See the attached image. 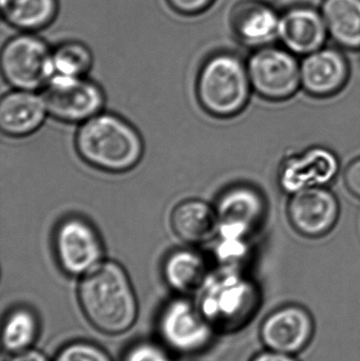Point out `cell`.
<instances>
[{"mask_svg": "<svg viewBox=\"0 0 360 361\" xmlns=\"http://www.w3.org/2000/svg\"><path fill=\"white\" fill-rule=\"evenodd\" d=\"M77 296L85 317L104 334H124L137 322L139 303L132 282L116 261L103 260L82 276Z\"/></svg>", "mask_w": 360, "mask_h": 361, "instance_id": "1", "label": "cell"}, {"mask_svg": "<svg viewBox=\"0 0 360 361\" xmlns=\"http://www.w3.org/2000/svg\"><path fill=\"white\" fill-rule=\"evenodd\" d=\"M75 147L87 164L111 173L135 169L144 154L137 129L124 118L103 112L80 125Z\"/></svg>", "mask_w": 360, "mask_h": 361, "instance_id": "2", "label": "cell"}, {"mask_svg": "<svg viewBox=\"0 0 360 361\" xmlns=\"http://www.w3.org/2000/svg\"><path fill=\"white\" fill-rule=\"evenodd\" d=\"M253 92L247 61L230 52L209 57L199 72V102L216 118H230L247 108Z\"/></svg>", "mask_w": 360, "mask_h": 361, "instance_id": "3", "label": "cell"}, {"mask_svg": "<svg viewBox=\"0 0 360 361\" xmlns=\"http://www.w3.org/2000/svg\"><path fill=\"white\" fill-rule=\"evenodd\" d=\"M259 294L252 280L237 269L209 276L200 288L201 313L216 332H234L242 328L255 314Z\"/></svg>", "mask_w": 360, "mask_h": 361, "instance_id": "4", "label": "cell"}, {"mask_svg": "<svg viewBox=\"0 0 360 361\" xmlns=\"http://www.w3.org/2000/svg\"><path fill=\"white\" fill-rule=\"evenodd\" d=\"M0 65L4 80L16 90L44 88L55 75L53 50L29 32L18 34L4 44Z\"/></svg>", "mask_w": 360, "mask_h": 361, "instance_id": "5", "label": "cell"}, {"mask_svg": "<svg viewBox=\"0 0 360 361\" xmlns=\"http://www.w3.org/2000/svg\"><path fill=\"white\" fill-rule=\"evenodd\" d=\"M247 66L253 92L266 101H287L302 88L297 55L283 46L255 49Z\"/></svg>", "mask_w": 360, "mask_h": 361, "instance_id": "6", "label": "cell"}, {"mask_svg": "<svg viewBox=\"0 0 360 361\" xmlns=\"http://www.w3.org/2000/svg\"><path fill=\"white\" fill-rule=\"evenodd\" d=\"M156 328L161 343L181 355L204 351L211 345L216 333L198 305L182 297L168 301L162 307Z\"/></svg>", "mask_w": 360, "mask_h": 361, "instance_id": "7", "label": "cell"}, {"mask_svg": "<svg viewBox=\"0 0 360 361\" xmlns=\"http://www.w3.org/2000/svg\"><path fill=\"white\" fill-rule=\"evenodd\" d=\"M48 114L66 123H82L101 114L105 95L99 85L85 78L55 74L42 94Z\"/></svg>", "mask_w": 360, "mask_h": 361, "instance_id": "8", "label": "cell"}, {"mask_svg": "<svg viewBox=\"0 0 360 361\" xmlns=\"http://www.w3.org/2000/svg\"><path fill=\"white\" fill-rule=\"evenodd\" d=\"M54 248L59 267L73 277H82L104 260L99 233L88 221L77 216L66 219L58 225Z\"/></svg>", "mask_w": 360, "mask_h": 361, "instance_id": "9", "label": "cell"}, {"mask_svg": "<svg viewBox=\"0 0 360 361\" xmlns=\"http://www.w3.org/2000/svg\"><path fill=\"white\" fill-rule=\"evenodd\" d=\"M287 212L296 233L309 239H318L337 224L340 205L327 187H313L290 195Z\"/></svg>", "mask_w": 360, "mask_h": 361, "instance_id": "10", "label": "cell"}, {"mask_svg": "<svg viewBox=\"0 0 360 361\" xmlns=\"http://www.w3.org/2000/svg\"><path fill=\"white\" fill-rule=\"evenodd\" d=\"M221 239L247 240L266 214L263 195L251 186L239 185L222 193L215 205Z\"/></svg>", "mask_w": 360, "mask_h": 361, "instance_id": "11", "label": "cell"}, {"mask_svg": "<svg viewBox=\"0 0 360 361\" xmlns=\"http://www.w3.org/2000/svg\"><path fill=\"white\" fill-rule=\"evenodd\" d=\"M314 335V320L299 305L273 312L262 322L260 338L270 351L294 355L308 347Z\"/></svg>", "mask_w": 360, "mask_h": 361, "instance_id": "12", "label": "cell"}, {"mask_svg": "<svg viewBox=\"0 0 360 361\" xmlns=\"http://www.w3.org/2000/svg\"><path fill=\"white\" fill-rule=\"evenodd\" d=\"M349 78L350 65L340 49L323 47L300 61L302 89L310 97H334L344 90Z\"/></svg>", "mask_w": 360, "mask_h": 361, "instance_id": "13", "label": "cell"}, {"mask_svg": "<svg viewBox=\"0 0 360 361\" xmlns=\"http://www.w3.org/2000/svg\"><path fill=\"white\" fill-rule=\"evenodd\" d=\"M329 32L321 8L297 4L281 13L278 42L297 56H306L325 47Z\"/></svg>", "mask_w": 360, "mask_h": 361, "instance_id": "14", "label": "cell"}, {"mask_svg": "<svg viewBox=\"0 0 360 361\" xmlns=\"http://www.w3.org/2000/svg\"><path fill=\"white\" fill-rule=\"evenodd\" d=\"M340 160L331 150L314 147L287 159L279 171V185L291 195L313 187H327L337 177Z\"/></svg>", "mask_w": 360, "mask_h": 361, "instance_id": "15", "label": "cell"}, {"mask_svg": "<svg viewBox=\"0 0 360 361\" xmlns=\"http://www.w3.org/2000/svg\"><path fill=\"white\" fill-rule=\"evenodd\" d=\"M280 15L262 0H243L230 13V25L237 39L249 48H262L278 42Z\"/></svg>", "mask_w": 360, "mask_h": 361, "instance_id": "16", "label": "cell"}, {"mask_svg": "<svg viewBox=\"0 0 360 361\" xmlns=\"http://www.w3.org/2000/svg\"><path fill=\"white\" fill-rule=\"evenodd\" d=\"M46 114L42 95L35 91L14 89L0 101V129L8 137H27L40 128Z\"/></svg>", "mask_w": 360, "mask_h": 361, "instance_id": "17", "label": "cell"}, {"mask_svg": "<svg viewBox=\"0 0 360 361\" xmlns=\"http://www.w3.org/2000/svg\"><path fill=\"white\" fill-rule=\"evenodd\" d=\"M170 223L175 235L190 244L209 242L219 231L215 206L198 199L178 204L171 212Z\"/></svg>", "mask_w": 360, "mask_h": 361, "instance_id": "18", "label": "cell"}, {"mask_svg": "<svg viewBox=\"0 0 360 361\" xmlns=\"http://www.w3.org/2000/svg\"><path fill=\"white\" fill-rule=\"evenodd\" d=\"M321 11L330 39L344 50L360 51V0H323Z\"/></svg>", "mask_w": 360, "mask_h": 361, "instance_id": "19", "label": "cell"}, {"mask_svg": "<svg viewBox=\"0 0 360 361\" xmlns=\"http://www.w3.org/2000/svg\"><path fill=\"white\" fill-rule=\"evenodd\" d=\"M209 276L206 261L202 255L192 250H175L163 264L165 282L179 294L200 290Z\"/></svg>", "mask_w": 360, "mask_h": 361, "instance_id": "20", "label": "cell"}, {"mask_svg": "<svg viewBox=\"0 0 360 361\" xmlns=\"http://www.w3.org/2000/svg\"><path fill=\"white\" fill-rule=\"evenodd\" d=\"M0 6L8 25L29 33L48 27L58 12L57 0H0Z\"/></svg>", "mask_w": 360, "mask_h": 361, "instance_id": "21", "label": "cell"}, {"mask_svg": "<svg viewBox=\"0 0 360 361\" xmlns=\"http://www.w3.org/2000/svg\"><path fill=\"white\" fill-rule=\"evenodd\" d=\"M39 335V320L33 310L16 307L6 314L2 324V348L10 354L33 348Z\"/></svg>", "mask_w": 360, "mask_h": 361, "instance_id": "22", "label": "cell"}, {"mask_svg": "<svg viewBox=\"0 0 360 361\" xmlns=\"http://www.w3.org/2000/svg\"><path fill=\"white\" fill-rule=\"evenodd\" d=\"M55 74L85 78L93 65V54L88 46L76 40L63 42L53 50Z\"/></svg>", "mask_w": 360, "mask_h": 361, "instance_id": "23", "label": "cell"}, {"mask_svg": "<svg viewBox=\"0 0 360 361\" xmlns=\"http://www.w3.org/2000/svg\"><path fill=\"white\" fill-rule=\"evenodd\" d=\"M52 361H113L103 348L90 341H74L59 350Z\"/></svg>", "mask_w": 360, "mask_h": 361, "instance_id": "24", "label": "cell"}, {"mask_svg": "<svg viewBox=\"0 0 360 361\" xmlns=\"http://www.w3.org/2000/svg\"><path fill=\"white\" fill-rule=\"evenodd\" d=\"M169 352L162 343L139 341L127 350L122 361H173Z\"/></svg>", "mask_w": 360, "mask_h": 361, "instance_id": "25", "label": "cell"}, {"mask_svg": "<svg viewBox=\"0 0 360 361\" xmlns=\"http://www.w3.org/2000/svg\"><path fill=\"white\" fill-rule=\"evenodd\" d=\"M171 8L183 15H197L206 11L215 0H166Z\"/></svg>", "mask_w": 360, "mask_h": 361, "instance_id": "26", "label": "cell"}, {"mask_svg": "<svg viewBox=\"0 0 360 361\" xmlns=\"http://www.w3.org/2000/svg\"><path fill=\"white\" fill-rule=\"evenodd\" d=\"M344 180L350 193L360 199V158L355 159L348 165L345 171Z\"/></svg>", "mask_w": 360, "mask_h": 361, "instance_id": "27", "label": "cell"}, {"mask_svg": "<svg viewBox=\"0 0 360 361\" xmlns=\"http://www.w3.org/2000/svg\"><path fill=\"white\" fill-rule=\"evenodd\" d=\"M8 361H52L49 360L46 354L42 353L39 350L31 349L25 350V351L17 352V353L11 354V357Z\"/></svg>", "mask_w": 360, "mask_h": 361, "instance_id": "28", "label": "cell"}, {"mask_svg": "<svg viewBox=\"0 0 360 361\" xmlns=\"http://www.w3.org/2000/svg\"><path fill=\"white\" fill-rule=\"evenodd\" d=\"M252 361H297L293 357V355L287 354L278 353L274 351H266L258 354Z\"/></svg>", "mask_w": 360, "mask_h": 361, "instance_id": "29", "label": "cell"}]
</instances>
